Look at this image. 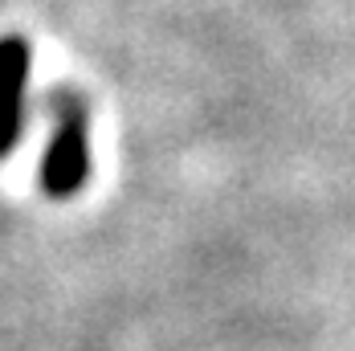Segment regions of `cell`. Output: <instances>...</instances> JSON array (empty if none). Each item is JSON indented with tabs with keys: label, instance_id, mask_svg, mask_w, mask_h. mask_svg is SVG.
<instances>
[{
	"label": "cell",
	"instance_id": "1",
	"mask_svg": "<svg viewBox=\"0 0 355 351\" xmlns=\"http://www.w3.org/2000/svg\"><path fill=\"white\" fill-rule=\"evenodd\" d=\"M86 176H90V131L86 119L70 110L41 155V192L49 200H70L82 192Z\"/></svg>",
	"mask_w": 355,
	"mask_h": 351
},
{
	"label": "cell",
	"instance_id": "2",
	"mask_svg": "<svg viewBox=\"0 0 355 351\" xmlns=\"http://www.w3.org/2000/svg\"><path fill=\"white\" fill-rule=\"evenodd\" d=\"M25 74H29V53H25V45H17V41L0 45V160L12 151V143L21 135Z\"/></svg>",
	"mask_w": 355,
	"mask_h": 351
}]
</instances>
